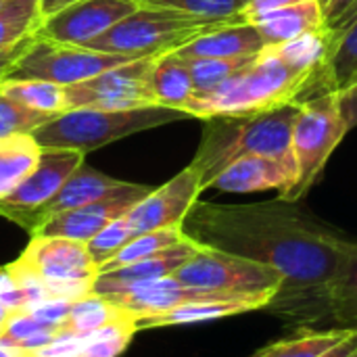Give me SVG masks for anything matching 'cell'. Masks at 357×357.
Segmentation results:
<instances>
[{"label": "cell", "mask_w": 357, "mask_h": 357, "mask_svg": "<svg viewBox=\"0 0 357 357\" xmlns=\"http://www.w3.org/2000/svg\"><path fill=\"white\" fill-rule=\"evenodd\" d=\"M351 328L343 326H303L293 335L268 343L251 357H318L341 343Z\"/></svg>", "instance_id": "23"}, {"label": "cell", "mask_w": 357, "mask_h": 357, "mask_svg": "<svg viewBox=\"0 0 357 357\" xmlns=\"http://www.w3.org/2000/svg\"><path fill=\"white\" fill-rule=\"evenodd\" d=\"M128 61L132 59L123 54H109L79 44H63L36 33L4 79H44L59 86H71Z\"/></svg>", "instance_id": "8"}, {"label": "cell", "mask_w": 357, "mask_h": 357, "mask_svg": "<svg viewBox=\"0 0 357 357\" xmlns=\"http://www.w3.org/2000/svg\"><path fill=\"white\" fill-rule=\"evenodd\" d=\"M241 19H199L178 10L167 8H149L140 6L117 25H113L107 33L94 38L86 46L92 50L123 54L130 59L142 56H159L165 52H174L188 42Z\"/></svg>", "instance_id": "5"}, {"label": "cell", "mask_w": 357, "mask_h": 357, "mask_svg": "<svg viewBox=\"0 0 357 357\" xmlns=\"http://www.w3.org/2000/svg\"><path fill=\"white\" fill-rule=\"evenodd\" d=\"M138 8L140 4L134 0H79L42 21L38 36L63 44L86 46Z\"/></svg>", "instance_id": "14"}, {"label": "cell", "mask_w": 357, "mask_h": 357, "mask_svg": "<svg viewBox=\"0 0 357 357\" xmlns=\"http://www.w3.org/2000/svg\"><path fill=\"white\" fill-rule=\"evenodd\" d=\"M174 278L190 289L232 299H253L264 305L282 289V276L274 268L207 247L180 266Z\"/></svg>", "instance_id": "7"}, {"label": "cell", "mask_w": 357, "mask_h": 357, "mask_svg": "<svg viewBox=\"0 0 357 357\" xmlns=\"http://www.w3.org/2000/svg\"><path fill=\"white\" fill-rule=\"evenodd\" d=\"M203 247L195 243L192 238H186L161 253H155L151 257H144L140 261H134L130 266L111 270V272H100L94 282H92V295L109 297L119 289L142 284V282H155L167 276H174L180 266H184L197 251Z\"/></svg>", "instance_id": "16"}, {"label": "cell", "mask_w": 357, "mask_h": 357, "mask_svg": "<svg viewBox=\"0 0 357 357\" xmlns=\"http://www.w3.org/2000/svg\"><path fill=\"white\" fill-rule=\"evenodd\" d=\"M266 48V42L253 23L232 21L226 23L186 46L174 50L182 59H228L243 54H259Z\"/></svg>", "instance_id": "20"}, {"label": "cell", "mask_w": 357, "mask_h": 357, "mask_svg": "<svg viewBox=\"0 0 357 357\" xmlns=\"http://www.w3.org/2000/svg\"><path fill=\"white\" fill-rule=\"evenodd\" d=\"M349 134L341 113L339 94L324 92L299 100V113L291 132V157L295 167L293 186L278 199L297 203L322 176L331 155Z\"/></svg>", "instance_id": "6"}, {"label": "cell", "mask_w": 357, "mask_h": 357, "mask_svg": "<svg viewBox=\"0 0 357 357\" xmlns=\"http://www.w3.org/2000/svg\"><path fill=\"white\" fill-rule=\"evenodd\" d=\"M331 326L357 328V243L331 291Z\"/></svg>", "instance_id": "29"}, {"label": "cell", "mask_w": 357, "mask_h": 357, "mask_svg": "<svg viewBox=\"0 0 357 357\" xmlns=\"http://www.w3.org/2000/svg\"><path fill=\"white\" fill-rule=\"evenodd\" d=\"M13 264L33 274L46 289L65 282L94 280L98 276V266L86 245L59 236H31L21 257Z\"/></svg>", "instance_id": "11"}, {"label": "cell", "mask_w": 357, "mask_h": 357, "mask_svg": "<svg viewBox=\"0 0 357 357\" xmlns=\"http://www.w3.org/2000/svg\"><path fill=\"white\" fill-rule=\"evenodd\" d=\"M79 0H38V17H40V23L54 17L56 13L65 10L67 6L75 4Z\"/></svg>", "instance_id": "44"}, {"label": "cell", "mask_w": 357, "mask_h": 357, "mask_svg": "<svg viewBox=\"0 0 357 357\" xmlns=\"http://www.w3.org/2000/svg\"><path fill=\"white\" fill-rule=\"evenodd\" d=\"M297 113L299 100L259 113L218 115L203 119V138L195 159L190 161V167L199 176L201 188L207 190L211 180L224 167L247 155L293 161L291 132Z\"/></svg>", "instance_id": "2"}, {"label": "cell", "mask_w": 357, "mask_h": 357, "mask_svg": "<svg viewBox=\"0 0 357 357\" xmlns=\"http://www.w3.org/2000/svg\"><path fill=\"white\" fill-rule=\"evenodd\" d=\"M136 234L132 232L130 224L126 222V218H117L113 220L109 226H105L94 238H90L86 243V249L90 253V257L94 259V264L100 268L102 264H107L117 251H121Z\"/></svg>", "instance_id": "35"}, {"label": "cell", "mask_w": 357, "mask_h": 357, "mask_svg": "<svg viewBox=\"0 0 357 357\" xmlns=\"http://www.w3.org/2000/svg\"><path fill=\"white\" fill-rule=\"evenodd\" d=\"M82 347H84V337L63 333L48 345L25 351V357H79Z\"/></svg>", "instance_id": "36"}, {"label": "cell", "mask_w": 357, "mask_h": 357, "mask_svg": "<svg viewBox=\"0 0 357 357\" xmlns=\"http://www.w3.org/2000/svg\"><path fill=\"white\" fill-rule=\"evenodd\" d=\"M0 357H25V349L21 347H13L0 341Z\"/></svg>", "instance_id": "45"}, {"label": "cell", "mask_w": 357, "mask_h": 357, "mask_svg": "<svg viewBox=\"0 0 357 357\" xmlns=\"http://www.w3.org/2000/svg\"><path fill=\"white\" fill-rule=\"evenodd\" d=\"M52 117L54 115L33 111L25 107L23 102L0 92V138L17 136V134H31L33 130H38Z\"/></svg>", "instance_id": "34"}, {"label": "cell", "mask_w": 357, "mask_h": 357, "mask_svg": "<svg viewBox=\"0 0 357 357\" xmlns=\"http://www.w3.org/2000/svg\"><path fill=\"white\" fill-rule=\"evenodd\" d=\"M188 238L274 268L280 293L264 312L291 328L331 326V291L356 241L276 199L251 205L197 201L182 222Z\"/></svg>", "instance_id": "1"}, {"label": "cell", "mask_w": 357, "mask_h": 357, "mask_svg": "<svg viewBox=\"0 0 357 357\" xmlns=\"http://www.w3.org/2000/svg\"><path fill=\"white\" fill-rule=\"evenodd\" d=\"M257 56L259 54H243V56H228V59H184V61L188 65L195 94H197L220 86L222 82H226L228 77L236 75L253 61H257Z\"/></svg>", "instance_id": "31"}, {"label": "cell", "mask_w": 357, "mask_h": 357, "mask_svg": "<svg viewBox=\"0 0 357 357\" xmlns=\"http://www.w3.org/2000/svg\"><path fill=\"white\" fill-rule=\"evenodd\" d=\"M188 236L184 234L182 226H176V228H161V230H151V232H144V234H138L134 236L121 251H117L107 264H102L98 268V274L100 272H111V270H117V268H123V266H130L134 261H140L144 257H151L155 253H161L182 241H186Z\"/></svg>", "instance_id": "28"}, {"label": "cell", "mask_w": 357, "mask_h": 357, "mask_svg": "<svg viewBox=\"0 0 357 357\" xmlns=\"http://www.w3.org/2000/svg\"><path fill=\"white\" fill-rule=\"evenodd\" d=\"M71 310V301H63V299H46L40 301L36 305H31L27 312H31L38 320L52 324V326H63L67 316Z\"/></svg>", "instance_id": "38"}, {"label": "cell", "mask_w": 357, "mask_h": 357, "mask_svg": "<svg viewBox=\"0 0 357 357\" xmlns=\"http://www.w3.org/2000/svg\"><path fill=\"white\" fill-rule=\"evenodd\" d=\"M123 320H134V318L115 301L90 293V295L71 303V310H69V316L63 324V331L67 335L88 337V335H92V333H96L109 324L123 322Z\"/></svg>", "instance_id": "26"}, {"label": "cell", "mask_w": 357, "mask_h": 357, "mask_svg": "<svg viewBox=\"0 0 357 357\" xmlns=\"http://www.w3.org/2000/svg\"><path fill=\"white\" fill-rule=\"evenodd\" d=\"M320 10H322V19H324V27L326 29H337L354 10L357 0H318Z\"/></svg>", "instance_id": "40"}, {"label": "cell", "mask_w": 357, "mask_h": 357, "mask_svg": "<svg viewBox=\"0 0 357 357\" xmlns=\"http://www.w3.org/2000/svg\"><path fill=\"white\" fill-rule=\"evenodd\" d=\"M295 180L293 161H282L264 155H247L224 167L209 184L222 192H261L280 190L284 195Z\"/></svg>", "instance_id": "15"}, {"label": "cell", "mask_w": 357, "mask_h": 357, "mask_svg": "<svg viewBox=\"0 0 357 357\" xmlns=\"http://www.w3.org/2000/svg\"><path fill=\"white\" fill-rule=\"evenodd\" d=\"M312 73L295 71L293 67L261 50L257 61H253L236 75L207 92L192 94L182 111L197 119L259 113L287 102L303 100L312 88Z\"/></svg>", "instance_id": "3"}, {"label": "cell", "mask_w": 357, "mask_h": 357, "mask_svg": "<svg viewBox=\"0 0 357 357\" xmlns=\"http://www.w3.org/2000/svg\"><path fill=\"white\" fill-rule=\"evenodd\" d=\"M10 316H13V310H8L6 305H2V303H0V331L4 328V324L8 322V318H10Z\"/></svg>", "instance_id": "46"}, {"label": "cell", "mask_w": 357, "mask_h": 357, "mask_svg": "<svg viewBox=\"0 0 357 357\" xmlns=\"http://www.w3.org/2000/svg\"><path fill=\"white\" fill-rule=\"evenodd\" d=\"M6 2H8V0H0V10H2V8L6 6Z\"/></svg>", "instance_id": "47"}, {"label": "cell", "mask_w": 357, "mask_h": 357, "mask_svg": "<svg viewBox=\"0 0 357 357\" xmlns=\"http://www.w3.org/2000/svg\"><path fill=\"white\" fill-rule=\"evenodd\" d=\"M138 333L136 320H123L109 324L88 337H84V347L79 357H119Z\"/></svg>", "instance_id": "33"}, {"label": "cell", "mask_w": 357, "mask_h": 357, "mask_svg": "<svg viewBox=\"0 0 357 357\" xmlns=\"http://www.w3.org/2000/svg\"><path fill=\"white\" fill-rule=\"evenodd\" d=\"M151 190H153L151 186L126 182L119 190H115L109 197H102L84 207L69 209V211L48 218L33 230L31 236H59V238H69V241H77L86 245L113 220L126 215Z\"/></svg>", "instance_id": "10"}, {"label": "cell", "mask_w": 357, "mask_h": 357, "mask_svg": "<svg viewBox=\"0 0 357 357\" xmlns=\"http://www.w3.org/2000/svg\"><path fill=\"white\" fill-rule=\"evenodd\" d=\"M331 42H333V29L324 27V29L299 36L295 40H289V42L276 44V46H268L264 50L268 54H272L274 59L282 61L284 65L293 67L295 71L312 73L316 77V73L320 71V67L331 50Z\"/></svg>", "instance_id": "25"}, {"label": "cell", "mask_w": 357, "mask_h": 357, "mask_svg": "<svg viewBox=\"0 0 357 357\" xmlns=\"http://www.w3.org/2000/svg\"><path fill=\"white\" fill-rule=\"evenodd\" d=\"M318 357H357V328H351V333L341 343Z\"/></svg>", "instance_id": "43"}, {"label": "cell", "mask_w": 357, "mask_h": 357, "mask_svg": "<svg viewBox=\"0 0 357 357\" xmlns=\"http://www.w3.org/2000/svg\"><path fill=\"white\" fill-rule=\"evenodd\" d=\"M126 182L123 180H115L102 172H96L94 167H90L88 163H79L75 167V172L65 180V184L59 188V192L38 211H33L23 224L21 228L25 232H29V236L33 234V230L46 222L48 218L69 211V209H77L84 207L88 203H94L102 197L113 195L115 190H119Z\"/></svg>", "instance_id": "17"}, {"label": "cell", "mask_w": 357, "mask_h": 357, "mask_svg": "<svg viewBox=\"0 0 357 357\" xmlns=\"http://www.w3.org/2000/svg\"><path fill=\"white\" fill-rule=\"evenodd\" d=\"M201 192L203 188H201L199 176L188 165L163 186L153 188L123 218L136 236L151 232V230L176 228V226H182L184 218L188 215L192 205L199 201Z\"/></svg>", "instance_id": "13"}, {"label": "cell", "mask_w": 357, "mask_h": 357, "mask_svg": "<svg viewBox=\"0 0 357 357\" xmlns=\"http://www.w3.org/2000/svg\"><path fill=\"white\" fill-rule=\"evenodd\" d=\"M301 2H307V0H247L238 17L245 23H253L268 13H274L278 8H287L293 4H301Z\"/></svg>", "instance_id": "39"}, {"label": "cell", "mask_w": 357, "mask_h": 357, "mask_svg": "<svg viewBox=\"0 0 357 357\" xmlns=\"http://www.w3.org/2000/svg\"><path fill=\"white\" fill-rule=\"evenodd\" d=\"M357 84V4L349 17L333 29L331 50L316 73L305 98L324 92L341 94Z\"/></svg>", "instance_id": "18"}, {"label": "cell", "mask_w": 357, "mask_h": 357, "mask_svg": "<svg viewBox=\"0 0 357 357\" xmlns=\"http://www.w3.org/2000/svg\"><path fill=\"white\" fill-rule=\"evenodd\" d=\"M140 6L149 8H167L178 10L199 19H241V8L247 0H134Z\"/></svg>", "instance_id": "32"}, {"label": "cell", "mask_w": 357, "mask_h": 357, "mask_svg": "<svg viewBox=\"0 0 357 357\" xmlns=\"http://www.w3.org/2000/svg\"><path fill=\"white\" fill-rule=\"evenodd\" d=\"M42 146L31 134L0 138V199L8 197L38 165Z\"/></svg>", "instance_id": "24"}, {"label": "cell", "mask_w": 357, "mask_h": 357, "mask_svg": "<svg viewBox=\"0 0 357 357\" xmlns=\"http://www.w3.org/2000/svg\"><path fill=\"white\" fill-rule=\"evenodd\" d=\"M33 38H36V33H33V36H27V38L21 40L19 44H15V46H10V48H6V50L0 52V82L6 77V73L10 71V67L17 63V59L23 54V50L27 48V44H29Z\"/></svg>", "instance_id": "42"}, {"label": "cell", "mask_w": 357, "mask_h": 357, "mask_svg": "<svg viewBox=\"0 0 357 357\" xmlns=\"http://www.w3.org/2000/svg\"><path fill=\"white\" fill-rule=\"evenodd\" d=\"M339 105H341V113L347 123V130L351 132L357 126V84L339 94Z\"/></svg>", "instance_id": "41"}, {"label": "cell", "mask_w": 357, "mask_h": 357, "mask_svg": "<svg viewBox=\"0 0 357 357\" xmlns=\"http://www.w3.org/2000/svg\"><path fill=\"white\" fill-rule=\"evenodd\" d=\"M151 86L159 107L182 111L184 105L192 98L195 86L188 71V65L176 52H165L155 56ZM184 113V111H182Z\"/></svg>", "instance_id": "22"}, {"label": "cell", "mask_w": 357, "mask_h": 357, "mask_svg": "<svg viewBox=\"0 0 357 357\" xmlns=\"http://www.w3.org/2000/svg\"><path fill=\"white\" fill-rule=\"evenodd\" d=\"M77 151L42 149L36 169L4 199H0V215L21 226L33 211L44 207L65 184V180L84 163Z\"/></svg>", "instance_id": "12"}, {"label": "cell", "mask_w": 357, "mask_h": 357, "mask_svg": "<svg viewBox=\"0 0 357 357\" xmlns=\"http://www.w3.org/2000/svg\"><path fill=\"white\" fill-rule=\"evenodd\" d=\"M180 119L190 117L167 107H144L128 111L69 109L56 113L50 121L33 130L31 136L42 149L77 151L82 155H88L130 134L153 130Z\"/></svg>", "instance_id": "4"}, {"label": "cell", "mask_w": 357, "mask_h": 357, "mask_svg": "<svg viewBox=\"0 0 357 357\" xmlns=\"http://www.w3.org/2000/svg\"><path fill=\"white\" fill-rule=\"evenodd\" d=\"M249 312H264V303L253 299H232V297H203L197 301L182 303L169 312L146 316L136 320L138 331L151 328H165V326H186V324H205L213 320H222L228 316L249 314Z\"/></svg>", "instance_id": "19"}, {"label": "cell", "mask_w": 357, "mask_h": 357, "mask_svg": "<svg viewBox=\"0 0 357 357\" xmlns=\"http://www.w3.org/2000/svg\"><path fill=\"white\" fill-rule=\"evenodd\" d=\"M153 63L155 56L132 59L86 82L65 86V111L69 109L128 111V109L159 107L151 86Z\"/></svg>", "instance_id": "9"}, {"label": "cell", "mask_w": 357, "mask_h": 357, "mask_svg": "<svg viewBox=\"0 0 357 357\" xmlns=\"http://www.w3.org/2000/svg\"><path fill=\"white\" fill-rule=\"evenodd\" d=\"M38 0H8L0 10V52L38 33Z\"/></svg>", "instance_id": "30"}, {"label": "cell", "mask_w": 357, "mask_h": 357, "mask_svg": "<svg viewBox=\"0 0 357 357\" xmlns=\"http://www.w3.org/2000/svg\"><path fill=\"white\" fill-rule=\"evenodd\" d=\"M0 303L13 312L29 307V299H27L25 291L17 284L13 274L6 270V266L0 268Z\"/></svg>", "instance_id": "37"}, {"label": "cell", "mask_w": 357, "mask_h": 357, "mask_svg": "<svg viewBox=\"0 0 357 357\" xmlns=\"http://www.w3.org/2000/svg\"><path fill=\"white\" fill-rule=\"evenodd\" d=\"M0 92L23 102L25 107L40 113H63L65 111V86L44 79H2Z\"/></svg>", "instance_id": "27"}, {"label": "cell", "mask_w": 357, "mask_h": 357, "mask_svg": "<svg viewBox=\"0 0 357 357\" xmlns=\"http://www.w3.org/2000/svg\"><path fill=\"white\" fill-rule=\"evenodd\" d=\"M257 31L261 33L266 48L276 46L299 36L324 29V19L318 0H307L301 4H293L287 8H278L253 21Z\"/></svg>", "instance_id": "21"}]
</instances>
